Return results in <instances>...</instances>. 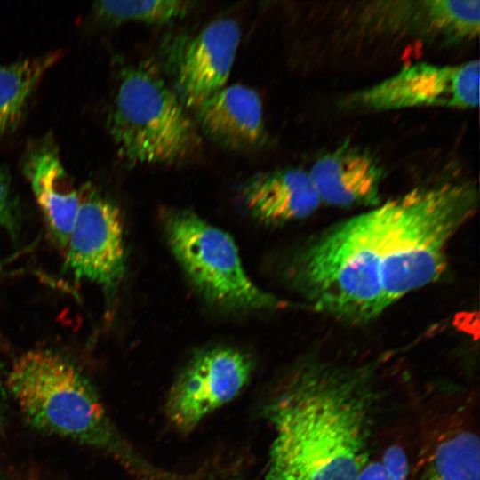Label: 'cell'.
<instances>
[{"mask_svg":"<svg viewBox=\"0 0 480 480\" xmlns=\"http://www.w3.org/2000/svg\"><path fill=\"white\" fill-rule=\"evenodd\" d=\"M81 201L65 247L67 269L77 280L113 292L125 269L124 225L118 207L90 184Z\"/></svg>","mask_w":480,"mask_h":480,"instance_id":"9c48e42d","label":"cell"},{"mask_svg":"<svg viewBox=\"0 0 480 480\" xmlns=\"http://www.w3.org/2000/svg\"><path fill=\"white\" fill-rule=\"evenodd\" d=\"M396 204L390 199L347 219L292 255L285 275L311 308L353 324L386 310L380 272Z\"/></svg>","mask_w":480,"mask_h":480,"instance_id":"7a4b0ae2","label":"cell"},{"mask_svg":"<svg viewBox=\"0 0 480 480\" xmlns=\"http://www.w3.org/2000/svg\"><path fill=\"white\" fill-rule=\"evenodd\" d=\"M107 126L119 156L131 164H175L200 143L185 106L146 61L120 70Z\"/></svg>","mask_w":480,"mask_h":480,"instance_id":"5b68a950","label":"cell"},{"mask_svg":"<svg viewBox=\"0 0 480 480\" xmlns=\"http://www.w3.org/2000/svg\"><path fill=\"white\" fill-rule=\"evenodd\" d=\"M241 38L238 22L215 19L181 44L172 64L174 92L185 107L196 108L226 86Z\"/></svg>","mask_w":480,"mask_h":480,"instance_id":"8fae6325","label":"cell"},{"mask_svg":"<svg viewBox=\"0 0 480 480\" xmlns=\"http://www.w3.org/2000/svg\"><path fill=\"white\" fill-rule=\"evenodd\" d=\"M6 387L4 384L2 375L0 372V421L4 419L5 405H6Z\"/></svg>","mask_w":480,"mask_h":480,"instance_id":"44dd1931","label":"cell"},{"mask_svg":"<svg viewBox=\"0 0 480 480\" xmlns=\"http://www.w3.org/2000/svg\"><path fill=\"white\" fill-rule=\"evenodd\" d=\"M195 111L204 133L228 148H252L264 139L262 102L257 92L248 86L226 85Z\"/></svg>","mask_w":480,"mask_h":480,"instance_id":"5bb4252c","label":"cell"},{"mask_svg":"<svg viewBox=\"0 0 480 480\" xmlns=\"http://www.w3.org/2000/svg\"><path fill=\"white\" fill-rule=\"evenodd\" d=\"M0 228L12 238L18 236L19 219L16 200L12 193L10 180L0 168Z\"/></svg>","mask_w":480,"mask_h":480,"instance_id":"ffe728a7","label":"cell"},{"mask_svg":"<svg viewBox=\"0 0 480 480\" xmlns=\"http://www.w3.org/2000/svg\"><path fill=\"white\" fill-rule=\"evenodd\" d=\"M408 459L396 445L387 449L380 458L367 462L357 480H407Z\"/></svg>","mask_w":480,"mask_h":480,"instance_id":"d6986e66","label":"cell"},{"mask_svg":"<svg viewBox=\"0 0 480 480\" xmlns=\"http://www.w3.org/2000/svg\"><path fill=\"white\" fill-rule=\"evenodd\" d=\"M479 80L478 60L457 65L417 62L352 93L345 106L364 111L419 107L475 108L479 104Z\"/></svg>","mask_w":480,"mask_h":480,"instance_id":"52a82bcc","label":"cell"},{"mask_svg":"<svg viewBox=\"0 0 480 480\" xmlns=\"http://www.w3.org/2000/svg\"><path fill=\"white\" fill-rule=\"evenodd\" d=\"M164 228L169 247L200 296L230 312L273 311L289 303L265 292L246 274L232 237L196 212L168 211Z\"/></svg>","mask_w":480,"mask_h":480,"instance_id":"8992f818","label":"cell"},{"mask_svg":"<svg viewBox=\"0 0 480 480\" xmlns=\"http://www.w3.org/2000/svg\"><path fill=\"white\" fill-rule=\"evenodd\" d=\"M253 363L245 352L215 347L195 355L172 385L164 404L169 422L188 433L248 383Z\"/></svg>","mask_w":480,"mask_h":480,"instance_id":"ba28073f","label":"cell"},{"mask_svg":"<svg viewBox=\"0 0 480 480\" xmlns=\"http://www.w3.org/2000/svg\"><path fill=\"white\" fill-rule=\"evenodd\" d=\"M27 422L112 457L138 480H182L151 466L121 436L88 379L63 356L30 350L13 363L5 380Z\"/></svg>","mask_w":480,"mask_h":480,"instance_id":"3957f363","label":"cell"},{"mask_svg":"<svg viewBox=\"0 0 480 480\" xmlns=\"http://www.w3.org/2000/svg\"><path fill=\"white\" fill-rule=\"evenodd\" d=\"M396 199L380 272L386 309L440 278L452 240L478 204L477 190L467 182L415 188Z\"/></svg>","mask_w":480,"mask_h":480,"instance_id":"277c9868","label":"cell"},{"mask_svg":"<svg viewBox=\"0 0 480 480\" xmlns=\"http://www.w3.org/2000/svg\"><path fill=\"white\" fill-rule=\"evenodd\" d=\"M321 203L337 207L381 204L384 169L368 149L345 141L324 153L308 172Z\"/></svg>","mask_w":480,"mask_h":480,"instance_id":"7c38bea8","label":"cell"},{"mask_svg":"<svg viewBox=\"0 0 480 480\" xmlns=\"http://www.w3.org/2000/svg\"><path fill=\"white\" fill-rule=\"evenodd\" d=\"M356 20L371 34L454 45L478 36L480 1L372 2L362 8Z\"/></svg>","mask_w":480,"mask_h":480,"instance_id":"30bf717a","label":"cell"},{"mask_svg":"<svg viewBox=\"0 0 480 480\" xmlns=\"http://www.w3.org/2000/svg\"><path fill=\"white\" fill-rule=\"evenodd\" d=\"M423 480H479V439L469 429H456L436 446Z\"/></svg>","mask_w":480,"mask_h":480,"instance_id":"e0dca14e","label":"cell"},{"mask_svg":"<svg viewBox=\"0 0 480 480\" xmlns=\"http://www.w3.org/2000/svg\"><path fill=\"white\" fill-rule=\"evenodd\" d=\"M360 372L319 362L293 370L267 406L274 438L264 480H357L370 417Z\"/></svg>","mask_w":480,"mask_h":480,"instance_id":"6da1fadb","label":"cell"},{"mask_svg":"<svg viewBox=\"0 0 480 480\" xmlns=\"http://www.w3.org/2000/svg\"><path fill=\"white\" fill-rule=\"evenodd\" d=\"M61 56L52 51L0 66V139L17 127L33 92Z\"/></svg>","mask_w":480,"mask_h":480,"instance_id":"2e32d148","label":"cell"},{"mask_svg":"<svg viewBox=\"0 0 480 480\" xmlns=\"http://www.w3.org/2000/svg\"><path fill=\"white\" fill-rule=\"evenodd\" d=\"M22 167L54 242L64 250L81 195L80 188L75 187L68 174L51 135L29 145Z\"/></svg>","mask_w":480,"mask_h":480,"instance_id":"4fadbf2b","label":"cell"},{"mask_svg":"<svg viewBox=\"0 0 480 480\" xmlns=\"http://www.w3.org/2000/svg\"><path fill=\"white\" fill-rule=\"evenodd\" d=\"M242 197L253 218L270 225L307 218L321 204L308 172L299 168L253 176L244 184Z\"/></svg>","mask_w":480,"mask_h":480,"instance_id":"9a60e30c","label":"cell"},{"mask_svg":"<svg viewBox=\"0 0 480 480\" xmlns=\"http://www.w3.org/2000/svg\"><path fill=\"white\" fill-rule=\"evenodd\" d=\"M195 4L181 0L100 1L92 9L99 20L108 24H164L185 17Z\"/></svg>","mask_w":480,"mask_h":480,"instance_id":"ac0fdd59","label":"cell"}]
</instances>
